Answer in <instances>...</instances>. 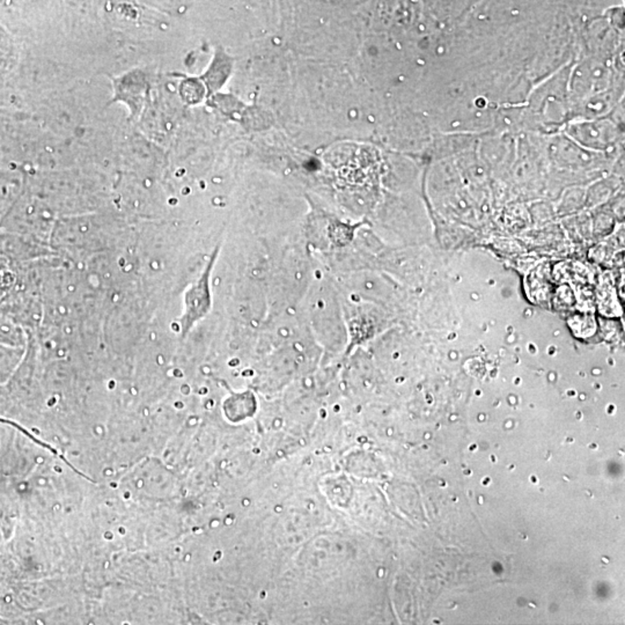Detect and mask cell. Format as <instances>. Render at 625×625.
Wrapping results in <instances>:
<instances>
[{
  "label": "cell",
  "mask_w": 625,
  "mask_h": 625,
  "mask_svg": "<svg viewBox=\"0 0 625 625\" xmlns=\"http://www.w3.org/2000/svg\"><path fill=\"white\" fill-rule=\"evenodd\" d=\"M219 247L211 255L208 266H205L199 281H196L184 296V314L180 319L181 335L186 336L199 320L208 315L212 306L210 278L214 262L217 259Z\"/></svg>",
  "instance_id": "cell-1"
}]
</instances>
